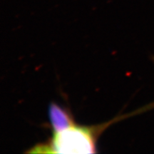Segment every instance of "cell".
<instances>
[{"label": "cell", "mask_w": 154, "mask_h": 154, "mask_svg": "<svg viewBox=\"0 0 154 154\" xmlns=\"http://www.w3.org/2000/svg\"><path fill=\"white\" fill-rule=\"evenodd\" d=\"M133 116H117L115 119L94 126H81L74 123L59 131H52L47 142L36 144L26 151L29 153H95L96 142L103 131L111 124Z\"/></svg>", "instance_id": "obj_1"}, {"label": "cell", "mask_w": 154, "mask_h": 154, "mask_svg": "<svg viewBox=\"0 0 154 154\" xmlns=\"http://www.w3.org/2000/svg\"><path fill=\"white\" fill-rule=\"evenodd\" d=\"M51 131H59L75 123L74 116L68 109L51 102L48 109Z\"/></svg>", "instance_id": "obj_2"}]
</instances>
